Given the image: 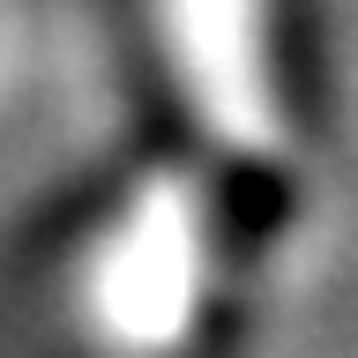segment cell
Masks as SVG:
<instances>
[{
	"label": "cell",
	"mask_w": 358,
	"mask_h": 358,
	"mask_svg": "<svg viewBox=\"0 0 358 358\" xmlns=\"http://www.w3.org/2000/svg\"><path fill=\"white\" fill-rule=\"evenodd\" d=\"M268 201L209 164V157H164L134 172L97 209L83 246L67 254L60 299L67 321L105 358H172L217 313V291L239 262L246 224Z\"/></svg>",
	"instance_id": "cell-1"
},
{
	"label": "cell",
	"mask_w": 358,
	"mask_h": 358,
	"mask_svg": "<svg viewBox=\"0 0 358 358\" xmlns=\"http://www.w3.org/2000/svg\"><path fill=\"white\" fill-rule=\"evenodd\" d=\"M150 22L194 150L276 209L299 157L284 0H150Z\"/></svg>",
	"instance_id": "cell-2"
}]
</instances>
